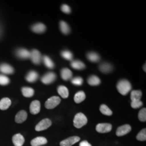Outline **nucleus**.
Here are the masks:
<instances>
[{
    "label": "nucleus",
    "instance_id": "16",
    "mask_svg": "<svg viewBox=\"0 0 146 146\" xmlns=\"http://www.w3.org/2000/svg\"><path fill=\"white\" fill-rule=\"evenodd\" d=\"M46 29V27L41 23H38L31 27V30L36 33H42Z\"/></svg>",
    "mask_w": 146,
    "mask_h": 146
},
{
    "label": "nucleus",
    "instance_id": "15",
    "mask_svg": "<svg viewBox=\"0 0 146 146\" xmlns=\"http://www.w3.org/2000/svg\"><path fill=\"white\" fill-rule=\"evenodd\" d=\"M14 68L9 64L3 63L0 64V72L5 74H11L14 73Z\"/></svg>",
    "mask_w": 146,
    "mask_h": 146
},
{
    "label": "nucleus",
    "instance_id": "4",
    "mask_svg": "<svg viewBox=\"0 0 146 146\" xmlns=\"http://www.w3.org/2000/svg\"><path fill=\"white\" fill-rule=\"evenodd\" d=\"M52 121L48 119H44L41 120L35 127V130L37 131L47 129L52 125Z\"/></svg>",
    "mask_w": 146,
    "mask_h": 146
},
{
    "label": "nucleus",
    "instance_id": "20",
    "mask_svg": "<svg viewBox=\"0 0 146 146\" xmlns=\"http://www.w3.org/2000/svg\"><path fill=\"white\" fill-rule=\"evenodd\" d=\"M58 92L59 95L63 99L67 98L69 96L68 88L64 86H60L58 87Z\"/></svg>",
    "mask_w": 146,
    "mask_h": 146
},
{
    "label": "nucleus",
    "instance_id": "23",
    "mask_svg": "<svg viewBox=\"0 0 146 146\" xmlns=\"http://www.w3.org/2000/svg\"><path fill=\"white\" fill-rule=\"evenodd\" d=\"M22 93L26 98H31L34 94V90L30 87H23L22 88Z\"/></svg>",
    "mask_w": 146,
    "mask_h": 146
},
{
    "label": "nucleus",
    "instance_id": "5",
    "mask_svg": "<svg viewBox=\"0 0 146 146\" xmlns=\"http://www.w3.org/2000/svg\"><path fill=\"white\" fill-rule=\"evenodd\" d=\"M30 58L31 61L35 64H39L41 62L42 57L40 52L36 49H33L31 52Z\"/></svg>",
    "mask_w": 146,
    "mask_h": 146
},
{
    "label": "nucleus",
    "instance_id": "34",
    "mask_svg": "<svg viewBox=\"0 0 146 146\" xmlns=\"http://www.w3.org/2000/svg\"><path fill=\"white\" fill-rule=\"evenodd\" d=\"M143 105V103L141 100H134L131 101V107L134 109H137Z\"/></svg>",
    "mask_w": 146,
    "mask_h": 146
},
{
    "label": "nucleus",
    "instance_id": "36",
    "mask_svg": "<svg viewBox=\"0 0 146 146\" xmlns=\"http://www.w3.org/2000/svg\"><path fill=\"white\" fill-rule=\"evenodd\" d=\"M72 83L76 86H81L83 84L84 80L81 77H75L71 80Z\"/></svg>",
    "mask_w": 146,
    "mask_h": 146
},
{
    "label": "nucleus",
    "instance_id": "18",
    "mask_svg": "<svg viewBox=\"0 0 146 146\" xmlns=\"http://www.w3.org/2000/svg\"><path fill=\"white\" fill-rule=\"evenodd\" d=\"M38 78V74L35 71H31L27 75L26 79L29 82H34Z\"/></svg>",
    "mask_w": 146,
    "mask_h": 146
},
{
    "label": "nucleus",
    "instance_id": "3",
    "mask_svg": "<svg viewBox=\"0 0 146 146\" xmlns=\"http://www.w3.org/2000/svg\"><path fill=\"white\" fill-rule=\"evenodd\" d=\"M61 102V99L58 96H52L47 100L45 103V107L47 109L52 110L58 106Z\"/></svg>",
    "mask_w": 146,
    "mask_h": 146
},
{
    "label": "nucleus",
    "instance_id": "14",
    "mask_svg": "<svg viewBox=\"0 0 146 146\" xmlns=\"http://www.w3.org/2000/svg\"><path fill=\"white\" fill-rule=\"evenodd\" d=\"M16 55L22 59H27L30 58L31 52L26 49L21 48L16 51Z\"/></svg>",
    "mask_w": 146,
    "mask_h": 146
},
{
    "label": "nucleus",
    "instance_id": "10",
    "mask_svg": "<svg viewBox=\"0 0 146 146\" xmlns=\"http://www.w3.org/2000/svg\"><path fill=\"white\" fill-rule=\"evenodd\" d=\"M41 110V104L37 100L33 101L30 105V112L33 115L38 114Z\"/></svg>",
    "mask_w": 146,
    "mask_h": 146
},
{
    "label": "nucleus",
    "instance_id": "28",
    "mask_svg": "<svg viewBox=\"0 0 146 146\" xmlns=\"http://www.w3.org/2000/svg\"><path fill=\"white\" fill-rule=\"evenodd\" d=\"M60 30L64 34H68L70 32V28L68 24L64 21H61L60 23Z\"/></svg>",
    "mask_w": 146,
    "mask_h": 146
},
{
    "label": "nucleus",
    "instance_id": "22",
    "mask_svg": "<svg viewBox=\"0 0 146 146\" xmlns=\"http://www.w3.org/2000/svg\"><path fill=\"white\" fill-rule=\"evenodd\" d=\"M86 99V95L83 91H80L75 95L74 100L76 104H80Z\"/></svg>",
    "mask_w": 146,
    "mask_h": 146
},
{
    "label": "nucleus",
    "instance_id": "27",
    "mask_svg": "<svg viewBox=\"0 0 146 146\" xmlns=\"http://www.w3.org/2000/svg\"><path fill=\"white\" fill-rule=\"evenodd\" d=\"M42 60L45 66L48 68L52 69L54 68V63L52 62L50 58L47 56H44L42 58Z\"/></svg>",
    "mask_w": 146,
    "mask_h": 146
},
{
    "label": "nucleus",
    "instance_id": "1",
    "mask_svg": "<svg viewBox=\"0 0 146 146\" xmlns=\"http://www.w3.org/2000/svg\"><path fill=\"white\" fill-rule=\"evenodd\" d=\"M117 89L121 95H125L131 89V83L128 80H122L117 83Z\"/></svg>",
    "mask_w": 146,
    "mask_h": 146
},
{
    "label": "nucleus",
    "instance_id": "26",
    "mask_svg": "<svg viewBox=\"0 0 146 146\" xmlns=\"http://www.w3.org/2000/svg\"><path fill=\"white\" fill-rule=\"evenodd\" d=\"M87 58L89 60L93 62H97L99 61L100 57L98 54L94 52H89L87 54Z\"/></svg>",
    "mask_w": 146,
    "mask_h": 146
},
{
    "label": "nucleus",
    "instance_id": "32",
    "mask_svg": "<svg viewBox=\"0 0 146 146\" xmlns=\"http://www.w3.org/2000/svg\"><path fill=\"white\" fill-rule=\"evenodd\" d=\"M61 56L63 58L67 60H72L73 59V54L68 50H64L61 52Z\"/></svg>",
    "mask_w": 146,
    "mask_h": 146
},
{
    "label": "nucleus",
    "instance_id": "11",
    "mask_svg": "<svg viewBox=\"0 0 146 146\" xmlns=\"http://www.w3.org/2000/svg\"><path fill=\"white\" fill-rule=\"evenodd\" d=\"M27 118V113L25 110H20L15 116V122L18 123H21L25 122Z\"/></svg>",
    "mask_w": 146,
    "mask_h": 146
},
{
    "label": "nucleus",
    "instance_id": "37",
    "mask_svg": "<svg viewBox=\"0 0 146 146\" xmlns=\"http://www.w3.org/2000/svg\"><path fill=\"white\" fill-rule=\"evenodd\" d=\"M61 11L66 14H69L71 12V9L70 7L67 5H63L61 6Z\"/></svg>",
    "mask_w": 146,
    "mask_h": 146
},
{
    "label": "nucleus",
    "instance_id": "33",
    "mask_svg": "<svg viewBox=\"0 0 146 146\" xmlns=\"http://www.w3.org/2000/svg\"><path fill=\"white\" fill-rule=\"evenodd\" d=\"M139 119L141 122H146V109L145 108H142L139 113Z\"/></svg>",
    "mask_w": 146,
    "mask_h": 146
},
{
    "label": "nucleus",
    "instance_id": "13",
    "mask_svg": "<svg viewBox=\"0 0 146 146\" xmlns=\"http://www.w3.org/2000/svg\"><path fill=\"white\" fill-rule=\"evenodd\" d=\"M47 143V140L44 137L39 136L34 139L31 141V146H40L45 145Z\"/></svg>",
    "mask_w": 146,
    "mask_h": 146
},
{
    "label": "nucleus",
    "instance_id": "30",
    "mask_svg": "<svg viewBox=\"0 0 146 146\" xmlns=\"http://www.w3.org/2000/svg\"><path fill=\"white\" fill-rule=\"evenodd\" d=\"M100 110L102 114L104 115H107V116H110L112 115L113 112L110 108L105 104H102L101 105L100 107Z\"/></svg>",
    "mask_w": 146,
    "mask_h": 146
},
{
    "label": "nucleus",
    "instance_id": "39",
    "mask_svg": "<svg viewBox=\"0 0 146 146\" xmlns=\"http://www.w3.org/2000/svg\"><path fill=\"white\" fill-rule=\"evenodd\" d=\"M143 70H145V72H146V64H145V66H143Z\"/></svg>",
    "mask_w": 146,
    "mask_h": 146
},
{
    "label": "nucleus",
    "instance_id": "21",
    "mask_svg": "<svg viewBox=\"0 0 146 146\" xmlns=\"http://www.w3.org/2000/svg\"><path fill=\"white\" fill-rule=\"evenodd\" d=\"M100 70L104 73H108L113 70V66L108 63H103L100 64Z\"/></svg>",
    "mask_w": 146,
    "mask_h": 146
},
{
    "label": "nucleus",
    "instance_id": "8",
    "mask_svg": "<svg viewBox=\"0 0 146 146\" xmlns=\"http://www.w3.org/2000/svg\"><path fill=\"white\" fill-rule=\"evenodd\" d=\"M56 78L55 73L49 72L46 74L41 78V81L45 84H49L52 83Z\"/></svg>",
    "mask_w": 146,
    "mask_h": 146
},
{
    "label": "nucleus",
    "instance_id": "38",
    "mask_svg": "<svg viewBox=\"0 0 146 146\" xmlns=\"http://www.w3.org/2000/svg\"><path fill=\"white\" fill-rule=\"evenodd\" d=\"M80 146H92V145L88 142V141H83L80 142Z\"/></svg>",
    "mask_w": 146,
    "mask_h": 146
},
{
    "label": "nucleus",
    "instance_id": "29",
    "mask_svg": "<svg viewBox=\"0 0 146 146\" xmlns=\"http://www.w3.org/2000/svg\"><path fill=\"white\" fill-rule=\"evenodd\" d=\"M142 92L140 90H133L131 92V101L140 100L142 97Z\"/></svg>",
    "mask_w": 146,
    "mask_h": 146
},
{
    "label": "nucleus",
    "instance_id": "25",
    "mask_svg": "<svg viewBox=\"0 0 146 146\" xmlns=\"http://www.w3.org/2000/svg\"><path fill=\"white\" fill-rule=\"evenodd\" d=\"M87 82L90 86H98L101 83V80L98 76L92 75L89 78Z\"/></svg>",
    "mask_w": 146,
    "mask_h": 146
},
{
    "label": "nucleus",
    "instance_id": "6",
    "mask_svg": "<svg viewBox=\"0 0 146 146\" xmlns=\"http://www.w3.org/2000/svg\"><path fill=\"white\" fill-rule=\"evenodd\" d=\"M112 125L110 123H99L96 126V131L100 133H106L111 131Z\"/></svg>",
    "mask_w": 146,
    "mask_h": 146
},
{
    "label": "nucleus",
    "instance_id": "31",
    "mask_svg": "<svg viewBox=\"0 0 146 146\" xmlns=\"http://www.w3.org/2000/svg\"><path fill=\"white\" fill-rule=\"evenodd\" d=\"M136 139L139 141H144L146 140V128L141 130L136 136Z\"/></svg>",
    "mask_w": 146,
    "mask_h": 146
},
{
    "label": "nucleus",
    "instance_id": "19",
    "mask_svg": "<svg viewBox=\"0 0 146 146\" xmlns=\"http://www.w3.org/2000/svg\"><path fill=\"white\" fill-rule=\"evenodd\" d=\"M11 100L9 98H3L0 101V110H7L11 106Z\"/></svg>",
    "mask_w": 146,
    "mask_h": 146
},
{
    "label": "nucleus",
    "instance_id": "2",
    "mask_svg": "<svg viewBox=\"0 0 146 146\" xmlns=\"http://www.w3.org/2000/svg\"><path fill=\"white\" fill-rule=\"evenodd\" d=\"M88 122L87 117L83 113H79L75 116L74 119V125L77 128H81L86 125Z\"/></svg>",
    "mask_w": 146,
    "mask_h": 146
},
{
    "label": "nucleus",
    "instance_id": "9",
    "mask_svg": "<svg viewBox=\"0 0 146 146\" xmlns=\"http://www.w3.org/2000/svg\"><path fill=\"white\" fill-rule=\"evenodd\" d=\"M131 130V125H125L119 127L116 132V134L117 136L125 135L129 133Z\"/></svg>",
    "mask_w": 146,
    "mask_h": 146
},
{
    "label": "nucleus",
    "instance_id": "17",
    "mask_svg": "<svg viewBox=\"0 0 146 146\" xmlns=\"http://www.w3.org/2000/svg\"><path fill=\"white\" fill-rule=\"evenodd\" d=\"M61 78L64 81H68L72 78V72L68 68H63L61 72Z\"/></svg>",
    "mask_w": 146,
    "mask_h": 146
},
{
    "label": "nucleus",
    "instance_id": "35",
    "mask_svg": "<svg viewBox=\"0 0 146 146\" xmlns=\"http://www.w3.org/2000/svg\"><path fill=\"white\" fill-rule=\"evenodd\" d=\"M10 80L7 76L3 75H0V85L5 86L9 83Z\"/></svg>",
    "mask_w": 146,
    "mask_h": 146
},
{
    "label": "nucleus",
    "instance_id": "24",
    "mask_svg": "<svg viewBox=\"0 0 146 146\" xmlns=\"http://www.w3.org/2000/svg\"><path fill=\"white\" fill-rule=\"evenodd\" d=\"M72 68L77 69V70H81L85 68V64L84 63L79 60L73 61L70 64Z\"/></svg>",
    "mask_w": 146,
    "mask_h": 146
},
{
    "label": "nucleus",
    "instance_id": "12",
    "mask_svg": "<svg viewBox=\"0 0 146 146\" xmlns=\"http://www.w3.org/2000/svg\"><path fill=\"white\" fill-rule=\"evenodd\" d=\"M12 140L15 146H22L25 142V139L20 134H17L13 136Z\"/></svg>",
    "mask_w": 146,
    "mask_h": 146
},
{
    "label": "nucleus",
    "instance_id": "7",
    "mask_svg": "<svg viewBox=\"0 0 146 146\" xmlns=\"http://www.w3.org/2000/svg\"><path fill=\"white\" fill-rule=\"evenodd\" d=\"M80 140V138L78 136H71L61 141L60 145V146H72Z\"/></svg>",
    "mask_w": 146,
    "mask_h": 146
}]
</instances>
